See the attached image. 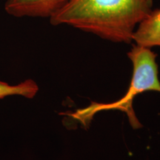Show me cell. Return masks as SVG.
Here are the masks:
<instances>
[{
  "mask_svg": "<svg viewBox=\"0 0 160 160\" xmlns=\"http://www.w3.org/2000/svg\"><path fill=\"white\" fill-rule=\"evenodd\" d=\"M153 0H71L49 18L113 42L131 43L137 27L148 16Z\"/></svg>",
  "mask_w": 160,
  "mask_h": 160,
  "instance_id": "obj_1",
  "label": "cell"
},
{
  "mask_svg": "<svg viewBox=\"0 0 160 160\" xmlns=\"http://www.w3.org/2000/svg\"><path fill=\"white\" fill-rule=\"evenodd\" d=\"M133 65V74L128 90L122 98L111 103L92 102L85 108L77 110L71 117L82 125H88L96 113L100 111L118 110L127 114L129 122L134 129L142 127L133 111V102L136 96L146 91L160 93V82L157 62V53L149 48L133 46L128 53Z\"/></svg>",
  "mask_w": 160,
  "mask_h": 160,
  "instance_id": "obj_2",
  "label": "cell"
},
{
  "mask_svg": "<svg viewBox=\"0 0 160 160\" xmlns=\"http://www.w3.org/2000/svg\"><path fill=\"white\" fill-rule=\"evenodd\" d=\"M71 0H7L5 11L15 17L50 18Z\"/></svg>",
  "mask_w": 160,
  "mask_h": 160,
  "instance_id": "obj_3",
  "label": "cell"
},
{
  "mask_svg": "<svg viewBox=\"0 0 160 160\" xmlns=\"http://www.w3.org/2000/svg\"><path fill=\"white\" fill-rule=\"evenodd\" d=\"M133 41L137 45L149 48L160 47V8L152 11L139 24Z\"/></svg>",
  "mask_w": 160,
  "mask_h": 160,
  "instance_id": "obj_4",
  "label": "cell"
},
{
  "mask_svg": "<svg viewBox=\"0 0 160 160\" xmlns=\"http://www.w3.org/2000/svg\"><path fill=\"white\" fill-rule=\"evenodd\" d=\"M39 91V86L34 80L28 79L18 84L0 81V100L11 97H22L33 99Z\"/></svg>",
  "mask_w": 160,
  "mask_h": 160,
  "instance_id": "obj_5",
  "label": "cell"
}]
</instances>
